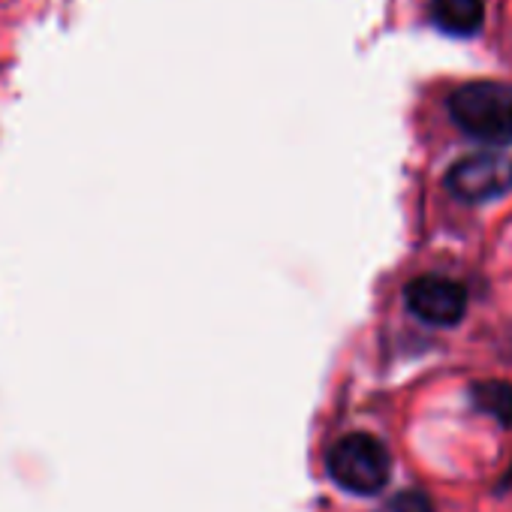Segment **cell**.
I'll return each instance as SVG.
<instances>
[{
	"label": "cell",
	"mask_w": 512,
	"mask_h": 512,
	"mask_svg": "<svg viewBox=\"0 0 512 512\" xmlns=\"http://www.w3.org/2000/svg\"><path fill=\"white\" fill-rule=\"evenodd\" d=\"M452 121L473 139L488 145L512 142V85L470 82L449 97Z\"/></svg>",
	"instance_id": "obj_1"
},
{
	"label": "cell",
	"mask_w": 512,
	"mask_h": 512,
	"mask_svg": "<svg viewBox=\"0 0 512 512\" xmlns=\"http://www.w3.org/2000/svg\"><path fill=\"white\" fill-rule=\"evenodd\" d=\"M329 476L350 494H377L386 488L392 473V455L374 434L341 437L326 458Z\"/></svg>",
	"instance_id": "obj_2"
},
{
	"label": "cell",
	"mask_w": 512,
	"mask_h": 512,
	"mask_svg": "<svg viewBox=\"0 0 512 512\" xmlns=\"http://www.w3.org/2000/svg\"><path fill=\"white\" fill-rule=\"evenodd\" d=\"M446 190L461 202L500 199L512 190V157L500 151L470 154L446 172Z\"/></svg>",
	"instance_id": "obj_3"
},
{
	"label": "cell",
	"mask_w": 512,
	"mask_h": 512,
	"mask_svg": "<svg viewBox=\"0 0 512 512\" xmlns=\"http://www.w3.org/2000/svg\"><path fill=\"white\" fill-rule=\"evenodd\" d=\"M407 308L428 326H455L467 311V290L440 275H422L404 290Z\"/></svg>",
	"instance_id": "obj_4"
},
{
	"label": "cell",
	"mask_w": 512,
	"mask_h": 512,
	"mask_svg": "<svg viewBox=\"0 0 512 512\" xmlns=\"http://www.w3.org/2000/svg\"><path fill=\"white\" fill-rule=\"evenodd\" d=\"M431 19L443 34L470 37L482 28L485 19V0H434Z\"/></svg>",
	"instance_id": "obj_5"
},
{
	"label": "cell",
	"mask_w": 512,
	"mask_h": 512,
	"mask_svg": "<svg viewBox=\"0 0 512 512\" xmlns=\"http://www.w3.org/2000/svg\"><path fill=\"white\" fill-rule=\"evenodd\" d=\"M473 407L494 416L503 425H512V383L506 380H485L470 389Z\"/></svg>",
	"instance_id": "obj_6"
},
{
	"label": "cell",
	"mask_w": 512,
	"mask_h": 512,
	"mask_svg": "<svg viewBox=\"0 0 512 512\" xmlns=\"http://www.w3.org/2000/svg\"><path fill=\"white\" fill-rule=\"evenodd\" d=\"M389 512H434V506L422 491H401L389 503Z\"/></svg>",
	"instance_id": "obj_7"
}]
</instances>
